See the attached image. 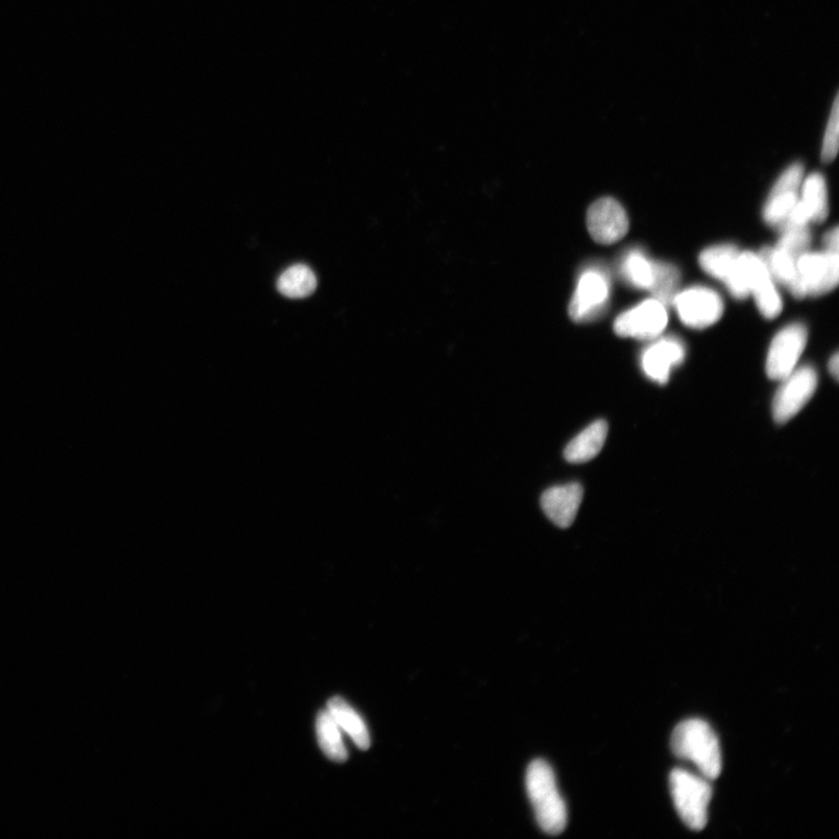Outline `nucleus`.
Returning <instances> with one entry per match:
<instances>
[{
    "label": "nucleus",
    "instance_id": "f257e3e1",
    "mask_svg": "<svg viewBox=\"0 0 839 839\" xmlns=\"http://www.w3.org/2000/svg\"><path fill=\"white\" fill-rule=\"evenodd\" d=\"M671 750L683 760L690 761L699 773L715 780L722 773V751L711 727L702 719H688L671 735Z\"/></svg>",
    "mask_w": 839,
    "mask_h": 839
},
{
    "label": "nucleus",
    "instance_id": "f03ea898",
    "mask_svg": "<svg viewBox=\"0 0 839 839\" xmlns=\"http://www.w3.org/2000/svg\"><path fill=\"white\" fill-rule=\"evenodd\" d=\"M526 788L540 828L549 835L562 833L568 822L567 806L559 792L555 771L547 761L537 759L529 766Z\"/></svg>",
    "mask_w": 839,
    "mask_h": 839
},
{
    "label": "nucleus",
    "instance_id": "7ed1b4c3",
    "mask_svg": "<svg viewBox=\"0 0 839 839\" xmlns=\"http://www.w3.org/2000/svg\"><path fill=\"white\" fill-rule=\"evenodd\" d=\"M707 778L682 769L670 775V793L683 823L691 830L700 831L708 823V809L712 788Z\"/></svg>",
    "mask_w": 839,
    "mask_h": 839
},
{
    "label": "nucleus",
    "instance_id": "20e7f679",
    "mask_svg": "<svg viewBox=\"0 0 839 839\" xmlns=\"http://www.w3.org/2000/svg\"><path fill=\"white\" fill-rule=\"evenodd\" d=\"M773 400V418L783 425L799 414L818 389V373L811 367L796 369L786 377Z\"/></svg>",
    "mask_w": 839,
    "mask_h": 839
},
{
    "label": "nucleus",
    "instance_id": "39448f33",
    "mask_svg": "<svg viewBox=\"0 0 839 839\" xmlns=\"http://www.w3.org/2000/svg\"><path fill=\"white\" fill-rule=\"evenodd\" d=\"M610 297L608 276L599 269L585 271L569 304L572 321L582 323L601 317Z\"/></svg>",
    "mask_w": 839,
    "mask_h": 839
},
{
    "label": "nucleus",
    "instance_id": "423d86ee",
    "mask_svg": "<svg viewBox=\"0 0 839 839\" xmlns=\"http://www.w3.org/2000/svg\"><path fill=\"white\" fill-rule=\"evenodd\" d=\"M798 276L802 299L831 292L839 280L838 252H805L798 259Z\"/></svg>",
    "mask_w": 839,
    "mask_h": 839
},
{
    "label": "nucleus",
    "instance_id": "0eeeda50",
    "mask_svg": "<svg viewBox=\"0 0 839 839\" xmlns=\"http://www.w3.org/2000/svg\"><path fill=\"white\" fill-rule=\"evenodd\" d=\"M808 341L803 324L793 323L780 330L773 339L767 356L766 372L772 380H783L792 373Z\"/></svg>",
    "mask_w": 839,
    "mask_h": 839
},
{
    "label": "nucleus",
    "instance_id": "6e6552de",
    "mask_svg": "<svg viewBox=\"0 0 839 839\" xmlns=\"http://www.w3.org/2000/svg\"><path fill=\"white\" fill-rule=\"evenodd\" d=\"M667 323L665 304L657 299H651L619 316L613 329L620 338L655 340L666 329Z\"/></svg>",
    "mask_w": 839,
    "mask_h": 839
},
{
    "label": "nucleus",
    "instance_id": "1a4fd4ad",
    "mask_svg": "<svg viewBox=\"0 0 839 839\" xmlns=\"http://www.w3.org/2000/svg\"><path fill=\"white\" fill-rule=\"evenodd\" d=\"M680 320L689 328L703 329L722 318L725 304L715 291L691 287L673 299Z\"/></svg>",
    "mask_w": 839,
    "mask_h": 839
},
{
    "label": "nucleus",
    "instance_id": "9d476101",
    "mask_svg": "<svg viewBox=\"0 0 839 839\" xmlns=\"http://www.w3.org/2000/svg\"><path fill=\"white\" fill-rule=\"evenodd\" d=\"M588 230L593 241L610 246L625 238L629 231V218L625 208L611 198L599 199L588 210Z\"/></svg>",
    "mask_w": 839,
    "mask_h": 839
},
{
    "label": "nucleus",
    "instance_id": "9b49d317",
    "mask_svg": "<svg viewBox=\"0 0 839 839\" xmlns=\"http://www.w3.org/2000/svg\"><path fill=\"white\" fill-rule=\"evenodd\" d=\"M803 180V166L795 163L776 182L763 208L767 224L781 229L799 201V189Z\"/></svg>",
    "mask_w": 839,
    "mask_h": 839
},
{
    "label": "nucleus",
    "instance_id": "f8f14e48",
    "mask_svg": "<svg viewBox=\"0 0 839 839\" xmlns=\"http://www.w3.org/2000/svg\"><path fill=\"white\" fill-rule=\"evenodd\" d=\"M828 191L823 176L811 174L803 183L802 198L799 199L786 227H808L810 222L822 223L828 218Z\"/></svg>",
    "mask_w": 839,
    "mask_h": 839
},
{
    "label": "nucleus",
    "instance_id": "ddd939ff",
    "mask_svg": "<svg viewBox=\"0 0 839 839\" xmlns=\"http://www.w3.org/2000/svg\"><path fill=\"white\" fill-rule=\"evenodd\" d=\"M583 493L579 483L550 488L541 497L542 510L560 529H568L578 517Z\"/></svg>",
    "mask_w": 839,
    "mask_h": 839
},
{
    "label": "nucleus",
    "instance_id": "4468645a",
    "mask_svg": "<svg viewBox=\"0 0 839 839\" xmlns=\"http://www.w3.org/2000/svg\"><path fill=\"white\" fill-rule=\"evenodd\" d=\"M686 350L677 339H663L646 348L641 354V368L651 380L665 386L670 372L683 363Z\"/></svg>",
    "mask_w": 839,
    "mask_h": 839
},
{
    "label": "nucleus",
    "instance_id": "2eb2a0df",
    "mask_svg": "<svg viewBox=\"0 0 839 839\" xmlns=\"http://www.w3.org/2000/svg\"><path fill=\"white\" fill-rule=\"evenodd\" d=\"M608 433L609 427L605 420L592 422L566 447V460L572 465L591 461L603 449Z\"/></svg>",
    "mask_w": 839,
    "mask_h": 839
},
{
    "label": "nucleus",
    "instance_id": "dca6fc26",
    "mask_svg": "<svg viewBox=\"0 0 839 839\" xmlns=\"http://www.w3.org/2000/svg\"><path fill=\"white\" fill-rule=\"evenodd\" d=\"M340 729L348 733L358 749L368 750L371 746L369 729L364 719L343 699L332 698L327 709Z\"/></svg>",
    "mask_w": 839,
    "mask_h": 839
},
{
    "label": "nucleus",
    "instance_id": "f3484780",
    "mask_svg": "<svg viewBox=\"0 0 839 839\" xmlns=\"http://www.w3.org/2000/svg\"><path fill=\"white\" fill-rule=\"evenodd\" d=\"M317 735L321 750L334 762L348 760V751L342 738V730L334 722L328 710L319 713L317 719Z\"/></svg>",
    "mask_w": 839,
    "mask_h": 839
},
{
    "label": "nucleus",
    "instance_id": "a211bd4d",
    "mask_svg": "<svg viewBox=\"0 0 839 839\" xmlns=\"http://www.w3.org/2000/svg\"><path fill=\"white\" fill-rule=\"evenodd\" d=\"M277 287L278 291L287 298L302 299L316 292L318 279L308 267L298 263L280 276Z\"/></svg>",
    "mask_w": 839,
    "mask_h": 839
},
{
    "label": "nucleus",
    "instance_id": "6ab92c4d",
    "mask_svg": "<svg viewBox=\"0 0 839 839\" xmlns=\"http://www.w3.org/2000/svg\"><path fill=\"white\" fill-rule=\"evenodd\" d=\"M739 253L733 246H716L701 253L700 266L708 274L727 283L736 269Z\"/></svg>",
    "mask_w": 839,
    "mask_h": 839
},
{
    "label": "nucleus",
    "instance_id": "aec40b11",
    "mask_svg": "<svg viewBox=\"0 0 839 839\" xmlns=\"http://www.w3.org/2000/svg\"><path fill=\"white\" fill-rule=\"evenodd\" d=\"M625 279L636 289L651 290L655 279V261H651L643 252L633 250L621 261L620 269Z\"/></svg>",
    "mask_w": 839,
    "mask_h": 839
},
{
    "label": "nucleus",
    "instance_id": "412c9836",
    "mask_svg": "<svg viewBox=\"0 0 839 839\" xmlns=\"http://www.w3.org/2000/svg\"><path fill=\"white\" fill-rule=\"evenodd\" d=\"M680 283L679 270L667 262H655V279L651 292L662 304L673 302Z\"/></svg>",
    "mask_w": 839,
    "mask_h": 839
},
{
    "label": "nucleus",
    "instance_id": "4be33fe9",
    "mask_svg": "<svg viewBox=\"0 0 839 839\" xmlns=\"http://www.w3.org/2000/svg\"><path fill=\"white\" fill-rule=\"evenodd\" d=\"M839 111H838V96H836L829 122L826 129L823 147H822V160L825 162H831L835 160L838 152V131H839Z\"/></svg>",
    "mask_w": 839,
    "mask_h": 839
},
{
    "label": "nucleus",
    "instance_id": "5701e85b",
    "mask_svg": "<svg viewBox=\"0 0 839 839\" xmlns=\"http://www.w3.org/2000/svg\"><path fill=\"white\" fill-rule=\"evenodd\" d=\"M825 243L828 251L831 252H838V228L835 227L832 230H830L826 238Z\"/></svg>",
    "mask_w": 839,
    "mask_h": 839
},
{
    "label": "nucleus",
    "instance_id": "b1692460",
    "mask_svg": "<svg viewBox=\"0 0 839 839\" xmlns=\"http://www.w3.org/2000/svg\"><path fill=\"white\" fill-rule=\"evenodd\" d=\"M829 371L832 374V377L836 380H838V374H839V356H838L837 352L830 358Z\"/></svg>",
    "mask_w": 839,
    "mask_h": 839
}]
</instances>
